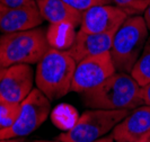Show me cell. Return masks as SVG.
Returning a JSON list of instances; mask_svg holds the SVG:
<instances>
[{"label":"cell","instance_id":"6da1fadb","mask_svg":"<svg viewBox=\"0 0 150 142\" xmlns=\"http://www.w3.org/2000/svg\"><path fill=\"white\" fill-rule=\"evenodd\" d=\"M88 108L132 111L143 104L141 86L131 73L116 72L99 86L81 94Z\"/></svg>","mask_w":150,"mask_h":142},{"label":"cell","instance_id":"7a4b0ae2","mask_svg":"<svg viewBox=\"0 0 150 142\" xmlns=\"http://www.w3.org/2000/svg\"><path fill=\"white\" fill-rule=\"evenodd\" d=\"M77 62L68 53L50 49L38 61L35 82L50 100H57L71 91Z\"/></svg>","mask_w":150,"mask_h":142},{"label":"cell","instance_id":"3957f363","mask_svg":"<svg viewBox=\"0 0 150 142\" xmlns=\"http://www.w3.org/2000/svg\"><path fill=\"white\" fill-rule=\"evenodd\" d=\"M46 30H33L7 33L0 36V67L38 63L50 50Z\"/></svg>","mask_w":150,"mask_h":142},{"label":"cell","instance_id":"277c9868","mask_svg":"<svg viewBox=\"0 0 150 142\" xmlns=\"http://www.w3.org/2000/svg\"><path fill=\"white\" fill-rule=\"evenodd\" d=\"M144 18L140 15L129 16L113 37L111 55L116 72L131 73L149 37Z\"/></svg>","mask_w":150,"mask_h":142},{"label":"cell","instance_id":"5b68a950","mask_svg":"<svg viewBox=\"0 0 150 142\" xmlns=\"http://www.w3.org/2000/svg\"><path fill=\"white\" fill-rule=\"evenodd\" d=\"M131 111L90 108L83 112L75 125L59 135L62 142H94L112 132Z\"/></svg>","mask_w":150,"mask_h":142},{"label":"cell","instance_id":"8992f818","mask_svg":"<svg viewBox=\"0 0 150 142\" xmlns=\"http://www.w3.org/2000/svg\"><path fill=\"white\" fill-rule=\"evenodd\" d=\"M51 100L38 89L33 88L30 95L21 103V110L15 123L0 130V140L24 138L38 130L49 117Z\"/></svg>","mask_w":150,"mask_h":142},{"label":"cell","instance_id":"52a82bcc","mask_svg":"<svg viewBox=\"0 0 150 142\" xmlns=\"http://www.w3.org/2000/svg\"><path fill=\"white\" fill-rule=\"evenodd\" d=\"M114 73H116V68L111 52L86 58L77 62L71 91L83 94L99 86Z\"/></svg>","mask_w":150,"mask_h":142},{"label":"cell","instance_id":"ba28073f","mask_svg":"<svg viewBox=\"0 0 150 142\" xmlns=\"http://www.w3.org/2000/svg\"><path fill=\"white\" fill-rule=\"evenodd\" d=\"M34 75L30 64L6 68L0 80V100L21 104L33 90Z\"/></svg>","mask_w":150,"mask_h":142},{"label":"cell","instance_id":"9c48e42d","mask_svg":"<svg viewBox=\"0 0 150 142\" xmlns=\"http://www.w3.org/2000/svg\"><path fill=\"white\" fill-rule=\"evenodd\" d=\"M129 15L116 5H100L83 13L80 30L86 33H115Z\"/></svg>","mask_w":150,"mask_h":142},{"label":"cell","instance_id":"30bf717a","mask_svg":"<svg viewBox=\"0 0 150 142\" xmlns=\"http://www.w3.org/2000/svg\"><path fill=\"white\" fill-rule=\"evenodd\" d=\"M115 142H137L150 135V106L141 105L132 110L113 129Z\"/></svg>","mask_w":150,"mask_h":142},{"label":"cell","instance_id":"8fae6325","mask_svg":"<svg viewBox=\"0 0 150 142\" xmlns=\"http://www.w3.org/2000/svg\"><path fill=\"white\" fill-rule=\"evenodd\" d=\"M44 22L36 6L7 8L0 11V32L4 34L36 28Z\"/></svg>","mask_w":150,"mask_h":142},{"label":"cell","instance_id":"7c38bea8","mask_svg":"<svg viewBox=\"0 0 150 142\" xmlns=\"http://www.w3.org/2000/svg\"><path fill=\"white\" fill-rule=\"evenodd\" d=\"M115 33L94 34L79 30L77 32L75 42L68 50V53L75 59L76 62H79L89 57L111 52Z\"/></svg>","mask_w":150,"mask_h":142},{"label":"cell","instance_id":"4fadbf2b","mask_svg":"<svg viewBox=\"0 0 150 142\" xmlns=\"http://www.w3.org/2000/svg\"><path fill=\"white\" fill-rule=\"evenodd\" d=\"M36 5L43 19L49 24L68 23L75 27L81 24L83 13L70 7L62 0H36Z\"/></svg>","mask_w":150,"mask_h":142},{"label":"cell","instance_id":"5bb4252c","mask_svg":"<svg viewBox=\"0 0 150 142\" xmlns=\"http://www.w3.org/2000/svg\"><path fill=\"white\" fill-rule=\"evenodd\" d=\"M75 28V26L68 23L50 24L46 30V37L50 47L60 51H68L75 42L77 35Z\"/></svg>","mask_w":150,"mask_h":142},{"label":"cell","instance_id":"9a60e30c","mask_svg":"<svg viewBox=\"0 0 150 142\" xmlns=\"http://www.w3.org/2000/svg\"><path fill=\"white\" fill-rule=\"evenodd\" d=\"M131 76L141 87L150 82V36L144 44L140 58L131 71Z\"/></svg>","mask_w":150,"mask_h":142},{"label":"cell","instance_id":"2e32d148","mask_svg":"<svg viewBox=\"0 0 150 142\" xmlns=\"http://www.w3.org/2000/svg\"><path fill=\"white\" fill-rule=\"evenodd\" d=\"M78 119L79 117L76 114L75 108L70 107L69 105H59L52 113L53 123L59 129L66 131L74 126Z\"/></svg>","mask_w":150,"mask_h":142},{"label":"cell","instance_id":"e0dca14e","mask_svg":"<svg viewBox=\"0 0 150 142\" xmlns=\"http://www.w3.org/2000/svg\"><path fill=\"white\" fill-rule=\"evenodd\" d=\"M21 110V104L0 100V130L10 127L15 123Z\"/></svg>","mask_w":150,"mask_h":142},{"label":"cell","instance_id":"ac0fdd59","mask_svg":"<svg viewBox=\"0 0 150 142\" xmlns=\"http://www.w3.org/2000/svg\"><path fill=\"white\" fill-rule=\"evenodd\" d=\"M113 2L129 16L141 15L150 5V0H113Z\"/></svg>","mask_w":150,"mask_h":142},{"label":"cell","instance_id":"d6986e66","mask_svg":"<svg viewBox=\"0 0 150 142\" xmlns=\"http://www.w3.org/2000/svg\"><path fill=\"white\" fill-rule=\"evenodd\" d=\"M62 1L76 10H78L80 13H85L86 10L93 7H96V6L110 5L113 0H62Z\"/></svg>","mask_w":150,"mask_h":142},{"label":"cell","instance_id":"ffe728a7","mask_svg":"<svg viewBox=\"0 0 150 142\" xmlns=\"http://www.w3.org/2000/svg\"><path fill=\"white\" fill-rule=\"evenodd\" d=\"M0 4L4 7L16 8L24 6H36V0H0Z\"/></svg>","mask_w":150,"mask_h":142},{"label":"cell","instance_id":"44dd1931","mask_svg":"<svg viewBox=\"0 0 150 142\" xmlns=\"http://www.w3.org/2000/svg\"><path fill=\"white\" fill-rule=\"evenodd\" d=\"M141 96L143 99V104L150 106V82L141 87Z\"/></svg>","mask_w":150,"mask_h":142},{"label":"cell","instance_id":"7402d4cb","mask_svg":"<svg viewBox=\"0 0 150 142\" xmlns=\"http://www.w3.org/2000/svg\"><path fill=\"white\" fill-rule=\"evenodd\" d=\"M143 18H144V22L147 24L148 30H150V5L148 6V8L144 10V13H143Z\"/></svg>","mask_w":150,"mask_h":142},{"label":"cell","instance_id":"603a6c76","mask_svg":"<svg viewBox=\"0 0 150 142\" xmlns=\"http://www.w3.org/2000/svg\"><path fill=\"white\" fill-rule=\"evenodd\" d=\"M94 142H115V141L113 139L112 134H110V135H105V136H103V138H100V139H98V140H96V141Z\"/></svg>","mask_w":150,"mask_h":142},{"label":"cell","instance_id":"cb8c5ba5","mask_svg":"<svg viewBox=\"0 0 150 142\" xmlns=\"http://www.w3.org/2000/svg\"><path fill=\"white\" fill-rule=\"evenodd\" d=\"M0 142H24L23 138H16V139H5L0 140Z\"/></svg>","mask_w":150,"mask_h":142},{"label":"cell","instance_id":"d4e9b609","mask_svg":"<svg viewBox=\"0 0 150 142\" xmlns=\"http://www.w3.org/2000/svg\"><path fill=\"white\" fill-rule=\"evenodd\" d=\"M137 142H150V135L149 136H146V138H143L142 140H139V141Z\"/></svg>","mask_w":150,"mask_h":142},{"label":"cell","instance_id":"484cf974","mask_svg":"<svg viewBox=\"0 0 150 142\" xmlns=\"http://www.w3.org/2000/svg\"><path fill=\"white\" fill-rule=\"evenodd\" d=\"M5 70H6V68L0 67V80H1V78H2V76H4V73H5Z\"/></svg>","mask_w":150,"mask_h":142},{"label":"cell","instance_id":"4316f807","mask_svg":"<svg viewBox=\"0 0 150 142\" xmlns=\"http://www.w3.org/2000/svg\"><path fill=\"white\" fill-rule=\"evenodd\" d=\"M32 142H62V141H45V140H35V141H32Z\"/></svg>","mask_w":150,"mask_h":142},{"label":"cell","instance_id":"83f0119b","mask_svg":"<svg viewBox=\"0 0 150 142\" xmlns=\"http://www.w3.org/2000/svg\"><path fill=\"white\" fill-rule=\"evenodd\" d=\"M2 9H4V6H2V5H1V4H0V11H1V10H2Z\"/></svg>","mask_w":150,"mask_h":142}]
</instances>
